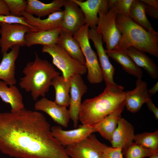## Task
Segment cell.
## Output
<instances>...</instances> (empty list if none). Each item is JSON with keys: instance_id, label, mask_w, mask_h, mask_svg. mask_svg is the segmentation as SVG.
Listing matches in <instances>:
<instances>
[{"instance_id": "obj_1", "label": "cell", "mask_w": 158, "mask_h": 158, "mask_svg": "<svg viewBox=\"0 0 158 158\" xmlns=\"http://www.w3.org/2000/svg\"><path fill=\"white\" fill-rule=\"evenodd\" d=\"M51 128L37 111L0 112V151L15 158H71Z\"/></svg>"}, {"instance_id": "obj_2", "label": "cell", "mask_w": 158, "mask_h": 158, "mask_svg": "<svg viewBox=\"0 0 158 158\" xmlns=\"http://www.w3.org/2000/svg\"><path fill=\"white\" fill-rule=\"evenodd\" d=\"M124 89L116 83L107 85L98 96L85 99L82 103L79 114L78 120L82 124L93 126L110 113L125 106Z\"/></svg>"}, {"instance_id": "obj_3", "label": "cell", "mask_w": 158, "mask_h": 158, "mask_svg": "<svg viewBox=\"0 0 158 158\" xmlns=\"http://www.w3.org/2000/svg\"><path fill=\"white\" fill-rule=\"evenodd\" d=\"M35 56V60L28 63L23 68L24 76L20 79L19 85L21 89L30 92L33 100L36 101L40 96L45 97L53 79L60 73L51 63L41 59L36 53Z\"/></svg>"}, {"instance_id": "obj_4", "label": "cell", "mask_w": 158, "mask_h": 158, "mask_svg": "<svg viewBox=\"0 0 158 158\" xmlns=\"http://www.w3.org/2000/svg\"><path fill=\"white\" fill-rule=\"evenodd\" d=\"M116 23L121 37L118 47L125 50L133 47L158 57V33L149 32L134 22L129 16L117 15Z\"/></svg>"}, {"instance_id": "obj_5", "label": "cell", "mask_w": 158, "mask_h": 158, "mask_svg": "<svg viewBox=\"0 0 158 158\" xmlns=\"http://www.w3.org/2000/svg\"><path fill=\"white\" fill-rule=\"evenodd\" d=\"M42 51L51 56L53 64L61 71L66 80L75 74L82 75L87 72L85 65L71 57L57 44L43 46Z\"/></svg>"}, {"instance_id": "obj_6", "label": "cell", "mask_w": 158, "mask_h": 158, "mask_svg": "<svg viewBox=\"0 0 158 158\" xmlns=\"http://www.w3.org/2000/svg\"><path fill=\"white\" fill-rule=\"evenodd\" d=\"M89 29L88 25L85 24L73 37L78 42L84 57L88 80L91 84H98L104 80L97 55L90 44L88 35Z\"/></svg>"}, {"instance_id": "obj_7", "label": "cell", "mask_w": 158, "mask_h": 158, "mask_svg": "<svg viewBox=\"0 0 158 158\" xmlns=\"http://www.w3.org/2000/svg\"><path fill=\"white\" fill-rule=\"evenodd\" d=\"M99 20L96 32L101 35L103 42L106 44L107 50L117 48L121 34L116 23L117 15L112 10H101L98 13Z\"/></svg>"}, {"instance_id": "obj_8", "label": "cell", "mask_w": 158, "mask_h": 158, "mask_svg": "<svg viewBox=\"0 0 158 158\" xmlns=\"http://www.w3.org/2000/svg\"><path fill=\"white\" fill-rule=\"evenodd\" d=\"M107 146L92 133L80 142L68 145L65 148L71 158H101Z\"/></svg>"}, {"instance_id": "obj_9", "label": "cell", "mask_w": 158, "mask_h": 158, "mask_svg": "<svg viewBox=\"0 0 158 158\" xmlns=\"http://www.w3.org/2000/svg\"><path fill=\"white\" fill-rule=\"evenodd\" d=\"M30 31H34L30 28L22 24L0 23V46L2 53L7 52L10 49L15 46H25V35Z\"/></svg>"}, {"instance_id": "obj_10", "label": "cell", "mask_w": 158, "mask_h": 158, "mask_svg": "<svg viewBox=\"0 0 158 158\" xmlns=\"http://www.w3.org/2000/svg\"><path fill=\"white\" fill-rule=\"evenodd\" d=\"M88 37L93 43L98 57L99 62L106 85L116 83L114 81L115 69L110 62L109 56L103 46L101 35L97 32L96 28L89 29Z\"/></svg>"}, {"instance_id": "obj_11", "label": "cell", "mask_w": 158, "mask_h": 158, "mask_svg": "<svg viewBox=\"0 0 158 158\" xmlns=\"http://www.w3.org/2000/svg\"><path fill=\"white\" fill-rule=\"evenodd\" d=\"M71 87L70 102L68 109L70 119L73 121L74 127L77 128L79 111L83 96L87 90L81 75L75 74L70 78Z\"/></svg>"}, {"instance_id": "obj_12", "label": "cell", "mask_w": 158, "mask_h": 158, "mask_svg": "<svg viewBox=\"0 0 158 158\" xmlns=\"http://www.w3.org/2000/svg\"><path fill=\"white\" fill-rule=\"evenodd\" d=\"M51 130L53 137L64 147L79 142L96 132L93 126L82 124L71 130H64L60 126H52Z\"/></svg>"}, {"instance_id": "obj_13", "label": "cell", "mask_w": 158, "mask_h": 158, "mask_svg": "<svg viewBox=\"0 0 158 158\" xmlns=\"http://www.w3.org/2000/svg\"><path fill=\"white\" fill-rule=\"evenodd\" d=\"M61 29L73 36L85 25L84 15L73 0H66Z\"/></svg>"}, {"instance_id": "obj_14", "label": "cell", "mask_w": 158, "mask_h": 158, "mask_svg": "<svg viewBox=\"0 0 158 158\" xmlns=\"http://www.w3.org/2000/svg\"><path fill=\"white\" fill-rule=\"evenodd\" d=\"M133 90L125 92V104L127 110L132 113L138 112L143 104L151 98L147 83L141 78H137Z\"/></svg>"}, {"instance_id": "obj_15", "label": "cell", "mask_w": 158, "mask_h": 158, "mask_svg": "<svg viewBox=\"0 0 158 158\" xmlns=\"http://www.w3.org/2000/svg\"><path fill=\"white\" fill-rule=\"evenodd\" d=\"M66 108L61 106L45 97L37 101L34 105L36 110L45 112L55 122L66 128L68 126L70 119L68 111Z\"/></svg>"}, {"instance_id": "obj_16", "label": "cell", "mask_w": 158, "mask_h": 158, "mask_svg": "<svg viewBox=\"0 0 158 158\" xmlns=\"http://www.w3.org/2000/svg\"><path fill=\"white\" fill-rule=\"evenodd\" d=\"M82 11L85 23L90 28H96L98 23V12L100 11H108V0H73Z\"/></svg>"}, {"instance_id": "obj_17", "label": "cell", "mask_w": 158, "mask_h": 158, "mask_svg": "<svg viewBox=\"0 0 158 158\" xmlns=\"http://www.w3.org/2000/svg\"><path fill=\"white\" fill-rule=\"evenodd\" d=\"M64 14L63 10L56 11L48 16L44 19L36 17L25 11L22 13V15L27 23L35 29L37 31L49 30L61 28Z\"/></svg>"}, {"instance_id": "obj_18", "label": "cell", "mask_w": 158, "mask_h": 158, "mask_svg": "<svg viewBox=\"0 0 158 158\" xmlns=\"http://www.w3.org/2000/svg\"><path fill=\"white\" fill-rule=\"evenodd\" d=\"M20 47L15 46L9 52L2 53L3 57L0 63V79L8 85H15L16 61L18 56Z\"/></svg>"}, {"instance_id": "obj_19", "label": "cell", "mask_w": 158, "mask_h": 158, "mask_svg": "<svg viewBox=\"0 0 158 158\" xmlns=\"http://www.w3.org/2000/svg\"><path fill=\"white\" fill-rule=\"evenodd\" d=\"M135 135L133 126L121 117L112 135L110 141L111 147L125 149L133 142Z\"/></svg>"}, {"instance_id": "obj_20", "label": "cell", "mask_w": 158, "mask_h": 158, "mask_svg": "<svg viewBox=\"0 0 158 158\" xmlns=\"http://www.w3.org/2000/svg\"><path fill=\"white\" fill-rule=\"evenodd\" d=\"M61 28L43 31H30L27 32L25 39L27 47H29L35 44L49 46L57 44Z\"/></svg>"}, {"instance_id": "obj_21", "label": "cell", "mask_w": 158, "mask_h": 158, "mask_svg": "<svg viewBox=\"0 0 158 158\" xmlns=\"http://www.w3.org/2000/svg\"><path fill=\"white\" fill-rule=\"evenodd\" d=\"M66 0H54L50 3H44L37 0H27L25 11L40 18L49 16L55 12L62 10Z\"/></svg>"}, {"instance_id": "obj_22", "label": "cell", "mask_w": 158, "mask_h": 158, "mask_svg": "<svg viewBox=\"0 0 158 158\" xmlns=\"http://www.w3.org/2000/svg\"><path fill=\"white\" fill-rule=\"evenodd\" d=\"M125 107L123 106L117 109L93 126L96 132L110 142Z\"/></svg>"}, {"instance_id": "obj_23", "label": "cell", "mask_w": 158, "mask_h": 158, "mask_svg": "<svg viewBox=\"0 0 158 158\" xmlns=\"http://www.w3.org/2000/svg\"><path fill=\"white\" fill-rule=\"evenodd\" d=\"M8 85L0 81V97L2 100L10 105L11 112H16L24 108L23 96L19 89L15 85Z\"/></svg>"}, {"instance_id": "obj_24", "label": "cell", "mask_w": 158, "mask_h": 158, "mask_svg": "<svg viewBox=\"0 0 158 158\" xmlns=\"http://www.w3.org/2000/svg\"><path fill=\"white\" fill-rule=\"evenodd\" d=\"M109 57L120 64L123 69L128 74L137 78H141L143 72L141 68L138 66L124 50L116 49L105 50Z\"/></svg>"}, {"instance_id": "obj_25", "label": "cell", "mask_w": 158, "mask_h": 158, "mask_svg": "<svg viewBox=\"0 0 158 158\" xmlns=\"http://www.w3.org/2000/svg\"><path fill=\"white\" fill-rule=\"evenodd\" d=\"M124 50L135 63L140 68H143L152 78L156 79L158 78V68L157 65L145 52L132 47Z\"/></svg>"}, {"instance_id": "obj_26", "label": "cell", "mask_w": 158, "mask_h": 158, "mask_svg": "<svg viewBox=\"0 0 158 158\" xmlns=\"http://www.w3.org/2000/svg\"><path fill=\"white\" fill-rule=\"evenodd\" d=\"M57 44L62 47L73 58L85 65V59L80 47L73 36L61 29Z\"/></svg>"}, {"instance_id": "obj_27", "label": "cell", "mask_w": 158, "mask_h": 158, "mask_svg": "<svg viewBox=\"0 0 158 158\" xmlns=\"http://www.w3.org/2000/svg\"><path fill=\"white\" fill-rule=\"evenodd\" d=\"M51 85L54 87L55 91L54 102L61 106L66 107H68L70 98V78L66 80L63 76L57 75L53 79Z\"/></svg>"}, {"instance_id": "obj_28", "label": "cell", "mask_w": 158, "mask_h": 158, "mask_svg": "<svg viewBox=\"0 0 158 158\" xmlns=\"http://www.w3.org/2000/svg\"><path fill=\"white\" fill-rule=\"evenodd\" d=\"M128 16L147 31L152 33L157 32L152 28L147 17L145 11V3L142 0H133Z\"/></svg>"}, {"instance_id": "obj_29", "label": "cell", "mask_w": 158, "mask_h": 158, "mask_svg": "<svg viewBox=\"0 0 158 158\" xmlns=\"http://www.w3.org/2000/svg\"><path fill=\"white\" fill-rule=\"evenodd\" d=\"M135 142L142 147L153 150H158V131L144 132L135 135Z\"/></svg>"}, {"instance_id": "obj_30", "label": "cell", "mask_w": 158, "mask_h": 158, "mask_svg": "<svg viewBox=\"0 0 158 158\" xmlns=\"http://www.w3.org/2000/svg\"><path fill=\"white\" fill-rule=\"evenodd\" d=\"M158 151L145 148L135 142H133L124 149L122 152L125 158H143L150 157Z\"/></svg>"}, {"instance_id": "obj_31", "label": "cell", "mask_w": 158, "mask_h": 158, "mask_svg": "<svg viewBox=\"0 0 158 158\" xmlns=\"http://www.w3.org/2000/svg\"><path fill=\"white\" fill-rule=\"evenodd\" d=\"M133 0H108L109 9L117 15L128 16L131 5Z\"/></svg>"}, {"instance_id": "obj_32", "label": "cell", "mask_w": 158, "mask_h": 158, "mask_svg": "<svg viewBox=\"0 0 158 158\" xmlns=\"http://www.w3.org/2000/svg\"><path fill=\"white\" fill-rule=\"evenodd\" d=\"M9 9L10 15L21 17L22 13L25 11L27 6V1L25 0H5Z\"/></svg>"}, {"instance_id": "obj_33", "label": "cell", "mask_w": 158, "mask_h": 158, "mask_svg": "<svg viewBox=\"0 0 158 158\" xmlns=\"http://www.w3.org/2000/svg\"><path fill=\"white\" fill-rule=\"evenodd\" d=\"M4 23L7 24H22L28 27L34 31H37L35 28L28 24L23 16L17 17L10 15H0V24Z\"/></svg>"}, {"instance_id": "obj_34", "label": "cell", "mask_w": 158, "mask_h": 158, "mask_svg": "<svg viewBox=\"0 0 158 158\" xmlns=\"http://www.w3.org/2000/svg\"><path fill=\"white\" fill-rule=\"evenodd\" d=\"M101 158H123L122 149L107 146L104 150Z\"/></svg>"}, {"instance_id": "obj_35", "label": "cell", "mask_w": 158, "mask_h": 158, "mask_svg": "<svg viewBox=\"0 0 158 158\" xmlns=\"http://www.w3.org/2000/svg\"><path fill=\"white\" fill-rule=\"evenodd\" d=\"M145 11L146 15L152 18L158 19V9L145 3Z\"/></svg>"}, {"instance_id": "obj_36", "label": "cell", "mask_w": 158, "mask_h": 158, "mask_svg": "<svg viewBox=\"0 0 158 158\" xmlns=\"http://www.w3.org/2000/svg\"><path fill=\"white\" fill-rule=\"evenodd\" d=\"M145 103L149 110L153 113L155 118L157 120L158 119V109L154 104L151 98L148 100Z\"/></svg>"}, {"instance_id": "obj_37", "label": "cell", "mask_w": 158, "mask_h": 158, "mask_svg": "<svg viewBox=\"0 0 158 158\" xmlns=\"http://www.w3.org/2000/svg\"><path fill=\"white\" fill-rule=\"evenodd\" d=\"M10 15L9 9L5 0H0V15Z\"/></svg>"}, {"instance_id": "obj_38", "label": "cell", "mask_w": 158, "mask_h": 158, "mask_svg": "<svg viewBox=\"0 0 158 158\" xmlns=\"http://www.w3.org/2000/svg\"><path fill=\"white\" fill-rule=\"evenodd\" d=\"M144 3L158 9V0H142Z\"/></svg>"}, {"instance_id": "obj_39", "label": "cell", "mask_w": 158, "mask_h": 158, "mask_svg": "<svg viewBox=\"0 0 158 158\" xmlns=\"http://www.w3.org/2000/svg\"><path fill=\"white\" fill-rule=\"evenodd\" d=\"M158 91V82H157L150 89L148 90L149 94L152 96L155 94Z\"/></svg>"}, {"instance_id": "obj_40", "label": "cell", "mask_w": 158, "mask_h": 158, "mask_svg": "<svg viewBox=\"0 0 158 158\" xmlns=\"http://www.w3.org/2000/svg\"><path fill=\"white\" fill-rule=\"evenodd\" d=\"M149 158H158V151L157 152L152 155Z\"/></svg>"}]
</instances>
